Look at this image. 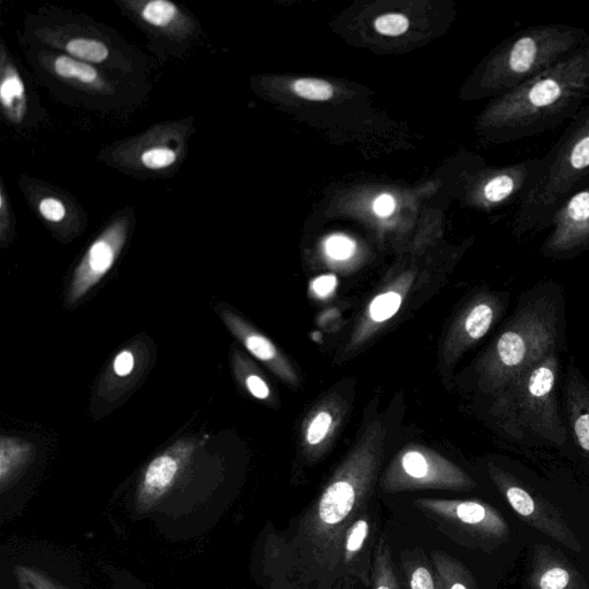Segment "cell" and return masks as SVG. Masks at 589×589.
<instances>
[{"instance_id":"cell-26","label":"cell","mask_w":589,"mask_h":589,"mask_svg":"<svg viewBox=\"0 0 589 589\" xmlns=\"http://www.w3.org/2000/svg\"><path fill=\"white\" fill-rule=\"evenodd\" d=\"M326 255L334 260H346L355 254L356 243L344 235H333L325 242Z\"/></svg>"},{"instance_id":"cell-13","label":"cell","mask_w":589,"mask_h":589,"mask_svg":"<svg viewBox=\"0 0 589 589\" xmlns=\"http://www.w3.org/2000/svg\"><path fill=\"white\" fill-rule=\"evenodd\" d=\"M191 453L193 446L187 441H179L177 445L156 457L143 474L140 485L141 497L147 501H155L170 491Z\"/></svg>"},{"instance_id":"cell-1","label":"cell","mask_w":589,"mask_h":589,"mask_svg":"<svg viewBox=\"0 0 589 589\" xmlns=\"http://www.w3.org/2000/svg\"><path fill=\"white\" fill-rule=\"evenodd\" d=\"M378 428L347 458L292 530L272 543V573L282 589H331L351 523L369 507L376 485Z\"/></svg>"},{"instance_id":"cell-12","label":"cell","mask_w":589,"mask_h":589,"mask_svg":"<svg viewBox=\"0 0 589 589\" xmlns=\"http://www.w3.org/2000/svg\"><path fill=\"white\" fill-rule=\"evenodd\" d=\"M220 317L224 320L228 330L246 347L252 356L269 366L282 380L289 382V384H297L298 378L292 365L282 356L270 339L260 334L246 320H243L231 310L221 311Z\"/></svg>"},{"instance_id":"cell-27","label":"cell","mask_w":589,"mask_h":589,"mask_svg":"<svg viewBox=\"0 0 589 589\" xmlns=\"http://www.w3.org/2000/svg\"><path fill=\"white\" fill-rule=\"evenodd\" d=\"M409 20L402 14H386L376 21V29L382 35L400 36L407 32Z\"/></svg>"},{"instance_id":"cell-7","label":"cell","mask_w":589,"mask_h":589,"mask_svg":"<svg viewBox=\"0 0 589 589\" xmlns=\"http://www.w3.org/2000/svg\"><path fill=\"white\" fill-rule=\"evenodd\" d=\"M381 486L389 493L419 489L463 491L473 483L468 474L445 457L424 447H409L390 464Z\"/></svg>"},{"instance_id":"cell-8","label":"cell","mask_w":589,"mask_h":589,"mask_svg":"<svg viewBox=\"0 0 589 589\" xmlns=\"http://www.w3.org/2000/svg\"><path fill=\"white\" fill-rule=\"evenodd\" d=\"M549 229L540 248L543 257L570 260L589 251V186L557 210Z\"/></svg>"},{"instance_id":"cell-20","label":"cell","mask_w":589,"mask_h":589,"mask_svg":"<svg viewBox=\"0 0 589 589\" xmlns=\"http://www.w3.org/2000/svg\"><path fill=\"white\" fill-rule=\"evenodd\" d=\"M139 12L143 21L160 29L177 25L181 18L178 6L168 0H151L143 4Z\"/></svg>"},{"instance_id":"cell-19","label":"cell","mask_w":589,"mask_h":589,"mask_svg":"<svg viewBox=\"0 0 589 589\" xmlns=\"http://www.w3.org/2000/svg\"><path fill=\"white\" fill-rule=\"evenodd\" d=\"M430 557L440 589H471L466 584L463 566L453 557L441 550H433Z\"/></svg>"},{"instance_id":"cell-17","label":"cell","mask_w":589,"mask_h":589,"mask_svg":"<svg viewBox=\"0 0 589 589\" xmlns=\"http://www.w3.org/2000/svg\"><path fill=\"white\" fill-rule=\"evenodd\" d=\"M373 589H407L397 577L392 550L385 535H380L373 555Z\"/></svg>"},{"instance_id":"cell-11","label":"cell","mask_w":589,"mask_h":589,"mask_svg":"<svg viewBox=\"0 0 589 589\" xmlns=\"http://www.w3.org/2000/svg\"><path fill=\"white\" fill-rule=\"evenodd\" d=\"M563 397L571 438L589 461V381L575 363L566 367Z\"/></svg>"},{"instance_id":"cell-33","label":"cell","mask_w":589,"mask_h":589,"mask_svg":"<svg viewBox=\"0 0 589 589\" xmlns=\"http://www.w3.org/2000/svg\"><path fill=\"white\" fill-rule=\"evenodd\" d=\"M336 287H338V279L332 274L321 275L311 285L313 293L320 298H326L332 295Z\"/></svg>"},{"instance_id":"cell-32","label":"cell","mask_w":589,"mask_h":589,"mask_svg":"<svg viewBox=\"0 0 589 589\" xmlns=\"http://www.w3.org/2000/svg\"><path fill=\"white\" fill-rule=\"evenodd\" d=\"M570 583L569 573L563 569H553L543 575L541 589H564Z\"/></svg>"},{"instance_id":"cell-31","label":"cell","mask_w":589,"mask_h":589,"mask_svg":"<svg viewBox=\"0 0 589 589\" xmlns=\"http://www.w3.org/2000/svg\"><path fill=\"white\" fill-rule=\"evenodd\" d=\"M38 211L45 220L51 221V223H60L66 217L65 205L53 197L44 198L38 204Z\"/></svg>"},{"instance_id":"cell-9","label":"cell","mask_w":589,"mask_h":589,"mask_svg":"<svg viewBox=\"0 0 589 589\" xmlns=\"http://www.w3.org/2000/svg\"><path fill=\"white\" fill-rule=\"evenodd\" d=\"M127 223L118 220L105 229L83 256L74 271L67 302L78 303L112 270L127 240Z\"/></svg>"},{"instance_id":"cell-30","label":"cell","mask_w":589,"mask_h":589,"mask_svg":"<svg viewBox=\"0 0 589 589\" xmlns=\"http://www.w3.org/2000/svg\"><path fill=\"white\" fill-rule=\"evenodd\" d=\"M244 387L248 390L251 396L260 401L270 400L271 389L267 382L255 372H248L246 377L241 378Z\"/></svg>"},{"instance_id":"cell-29","label":"cell","mask_w":589,"mask_h":589,"mask_svg":"<svg viewBox=\"0 0 589 589\" xmlns=\"http://www.w3.org/2000/svg\"><path fill=\"white\" fill-rule=\"evenodd\" d=\"M136 369V357L134 351L130 348L121 350L114 357L112 363V372L118 378H128Z\"/></svg>"},{"instance_id":"cell-2","label":"cell","mask_w":589,"mask_h":589,"mask_svg":"<svg viewBox=\"0 0 589 589\" xmlns=\"http://www.w3.org/2000/svg\"><path fill=\"white\" fill-rule=\"evenodd\" d=\"M589 102V41L548 71L497 97L484 126L495 142H516L555 130Z\"/></svg>"},{"instance_id":"cell-21","label":"cell","mask_w":589,"mask_h":589,"mask_svg":"<svg viewBox=\"0 0 589 589\" xmlns=\"http://www.w3.org/2000/svg\"><path fill=\"white\" fill-rule=\"evenodd\" d=\"M68 56L90 65L102 64L110 56V49L101 41L94 38H73L65 44Z\"/></svg>"},{"instance_id":"cell-18","label":"cell","mask_w":589,"mask_h":589,"mask_svg":"<svg viewBox=\"0 0 589 589\" xmlns=\"http://www.w3.org/2000/svg\"><path fill=\"white\" fill-rule=\"evenodd\" d=\"M52 70L59 78L74 81L91 88L101 87V76L96 68L70 56H58L53 60Z\"/></svg>"},{"instance_id":"cell-22","label":"cell","mask_w":589,"mask_h":589,"mask_svg":"<svg viewBox=\"0 0 589 589\" xmlns=\"http://www.w3.org/2000/svg\"><path fill=\"white\" fill-rule=\"evenodd\" d=\"M403 297L397 292H387L374 298L370 305V317L376 323H385L399 312Z\"/></svg>"},{"instance_id":"cell-25","label":"cell","mask_w":589,"mask_h":589,"mask_svg":"<svg viewBox=\"0 0 589 589\" xmlns=\"http://www.w3.org/2000/svg\"><path fill=\"white\" fill-rule=\"evenodd\" d=\"M177 157L172 149L152 148L143 152L141 163L151 171L164 170V168L173 165Z\"/></svg>"},{"instance_id":"cell-34","label":"cell","mask_w":589,"mask_h":589,"mask_svg":"<svg viewBox=\"0 0 589 589\" xmlns=\"http://www.w3.org/2000/svg\"><path fill=\"white\" fill-rule=\"evenodd\" d=\"M395 200L392 195L384 194L377 198L376 202H374L373 209L374 212L378 214L379 217H389L395 210Z\"/></svg>"},{"instance_id":"cell-24","label":"cell","mask_w":589,"mask_h":589,"mask_svg":"<svg viewBox=\"0 0 589 589\" xmlns=\"http://www.w3.org/2000/svg\"><path fill=\"white\" fill-rule=\"evenodd\" d=\"M295 93L309 101H328L333 96V87L330 83L317 79H302L294 84Z\"/></svg>"},{"instance_id":"cell-23","label":"cell","mask_w":589,"mask_h":589,"mask_svg":"<svg viewBox=\"0 0 589 589\" xmlns=\"http://www.w3.org/2000/svg\"><path fill=\"white\" fill-rule=\"evenodd\" d=\"M334 424V417L328 410H321L312 418L307 432H305V441L310 447L319 446L326 440Z\"/></svg>"},{"instance_id":"cell-3","label":"cell","mask_w":589,"mask_h":589,"mask_svg":"<svg viewBox=\"0 0 589 589\" xmlns=\"http://www.w3.org/2000/svg\"><path fill=\"white\" fill-rule=\"evenodd\" d=\"M565 312L560 283L540 282L523 293L507 323L479 359V392L492 397L542 357L562 351Z\"/></svg>"},{"instance_id":"cell-15","label":"cell","mask_w":589,"mask_h":589,"mask_svg":"<svg viewBox=\"0 0 589 589\" xmlns=\"http://www.w3.org/2000/svg\"><path fill=\"white\" fill-rule=\"evenodd\" d=\"M33 453L34 447L28 442L9 436L0 439V480L3 488L26 468Z\"/></svg>"},{"instance_id":"cell-14","label":"cell","mask_w":589,"mask_h":589,"mask_svg":"<svg viewBox=\"0 0 589 589\" xmlns=\"http://www.w3.org/2000/svg\"><path fill=\"white\" fill-rule=\"evenodd\" d=\"M0 103L7 119L20 124L27 113V96L24 80L11 63H3L0 81Z\"/></svg>"},{"instance_id":"cell-16","label":"cell","mask_w":589,"mask_h":589,"mask_svg":"<svg viewBox=\"0 0 589 589\" xmlns=\"http://www.w3.org/2000/svg\"><path fill=\"white\" fill-rule=\"evenodd\" d=\"M402 568L405 588L440 589L434 566L423 549L404 553Z\"/></svg>"},{"instance_id":"cell-4","label":"cell","mask_w":589,"mask_h":589,"mask_svg":"<svg viewBox=\"0 0 589 589\" xmlns=\"http://www.w3.org/2000/svg\"><path fill=\"white\" fill-rule=\"evenodd\" d=\"M560 380L561 351H553L489 397V413L500 431L515 442H545L556 448L570 442L558 399Z\"/></svg>"},{"instance_id":"cell-6","label":"cell","mask_w":589,"mask_h":589,"mask_svg":"<svg viewBox=\"0 0 589 589\" xmlns=\"http://www.w3.org/2000/svg\"><path fill=\"white\" fill-rule=\"evenodd\" d=\"M589 41L583 27L548 24L511 35L489 58L484 73L487 94L502 96L546 72Z\"/></svg>"},{"instance_id":"cell-28","label":"cell","mask_w":589,"mask_h":589,"mask_svg":"<svg viewBox=\"0 0 589 589\" xmlns=\"http://www.w3.org/2000/svg\"><path fill=\"white\" fill-rule=\"evenodd\" d=\"M507 497L519 515L530 516L535 510V504L529 493L518 486H509L507 489Z\"/></svg>"},{"instance_id":"cell-10","label":"cell","mask_w":589,"mask_h":589,"mask_svg":"<svg viewBox=\"0 0 589 589\" xmlns=\"http://www.w3.org/2000/svg\"><path fill=\"white\" fill-rule=\"evenodd\" d=\"M373 526V515L367 509L349 526L341 545L340 579L353 578L372 586Z\"/></svg>"},{"instance_id":"cell-5","label":"cell","mask_w":589,"mask_h":589,"mask_svg":"<svg viewBox=\"0 0 589 589\" xmlns=\"http://www.w3.org/2000/svg\"><path fill=\"white\" fill-rule=\"evenodd\" d=\"M542 166L537 186L518 205L512 221L517 237L547 231L557 210L589 186V103L542 157Z\"/></svg>"}]
</instances>
